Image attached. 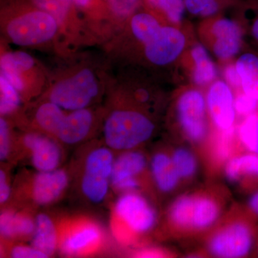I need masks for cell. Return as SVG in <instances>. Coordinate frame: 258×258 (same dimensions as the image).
Segmentation results:
<instances>
[{
  "label": "cell",
  "mask_w": 258,
  "mask_h": 258,
  "mask_svg": "<svg viewBox=\"0 0 258 258\" xmlns=\"http://www.w3.org/2000/svg\"><path fill=\"white\" fill-rule=\"evenodd\" d=\"M197 38L192 25L186 20L181 26L165 25L141 8L100 47L113 67L139 68L166 82L173 81L180 57Z\"/></svg>",
  "instance_id": "6da1fadb"
},
{
  "label": "cell",
  "mask_w": 258,
  "mask_h": 258,
  "mask_svg": "<svg viewBox=\"0 0 258 258\" xmlns=\"http://www.w3.org/2000/svg\"><path fill=\"white\" fill-rule=\"evenodd\" d=\"M47 68L48 86L38 99L69 111L98 106L105 99L113 73V64L101 49L52 56Z\"/></svg>",
  "instance_id": "7a4b0ae2"
},
{
  "label": "cell",
  "mask_w": 258,
  "mask_h": 258,
  "mask_svg": "<svg viewBox=\"0 0 258 258\" xmlns=\"http://www.w3.org/2000/svg\"><path fill=\"white\" fill-rule=\"evenodd\" d=\"M1 40L52 56L71 52L57 20L28 0H2Z\"/></svg>",
  "instance_id": "3957f363"
},
{
  "label": "cell",
  "mask_w": 258,
  "mask_h": 258,
  "mask_svg": "<svg viewBox=\"0 0 258 258\" xmlns=\"http://www.w3.org/2000/svg\"><path fill=\"white\" fill-rule=\"evenodd\" d=\"M163 81L132 66H113L106 106H127L155 114L166 99Z\"/></svg>",
  "instance_id": "277c9868"
},
{
  "label": "cell",
  "mask_w": 258,
  "mask_h": 258,
  "mask_svg": "<svg viewBox=\"0 0 258 258\" xmlns=\"http://www.w3.org/2000/svg\"><path fill=\"white\" fill-rule=\"evenodd\" d=\"M103 139L112 150L128 151L152 138L157 128L154 115L127 106H106Z\"/></svg>",
  "instance_id": "5b68a950"
},
{
  "label": "cell",
  "mask_w": 258,
  "mask_h": 258,
  "mask_svg": "<svg viewBox=\"0 0 258 258\" xmlns=\"http://www.w3.org/2000/svg\"><path fill=\"white\" fill-rule=\"evenodd\" d=\"M0 47V75L18 91L24 104L38 99L48 86L47 66L25 50L10 48L4 40Z\"/></svg>",
  "instance_id": "8992f818"
},
{
  "label": "cell",
  "mask_w": 258,
  "mask_h": 258,
  "mask_svg": "<svg viewBox=\"0 0 258 258\" xmlns=\"http://www.w3.org/2000/svg\"><path fill=\"white\" fill-rule=\"evenodd\" d=\"M196 35L220 66L233 61L246 46L242 26L235 18H227L223 13L200 20Z\"/></svg>",
  "instance_id": "52a82bcc"
},
{
  "label": "cell",
  "mask_w": 258,
  "mask_h": 258,
  "mask_svg": "<svg viewBox=\"0 0 258 258\" xmlns=\"http://www.w3.org/2000/svg\"><path fill=\"white\" fill-rule=\"evenodd\" d=\"M172 112L176 125L189 141L199 143L208 137L210 119L203 88L181 85L173 96Z\"/></svg>",
  "instance_id": "ba28073f"
},
{
  "label": "cell",
  "mask_w": 258,
  "mask_h": 258,
  "mask_svg": "<svg viewBox=\"0 0 258 258\" xmlns=\"http://www.w3.org/2000/svg\"><path fill=\"white\" fill-rule=\"evenodd\" d=\"M57 20L71 52L98 46L74 0H28Z\"/></svg>",
  "instance_id": "9c48e42d"
},
{
  "label": "cell",
  "mask_w": 258,
  "mask_h": 258,
  "mask_svg": "<svg viewBox=\"0 0 258 258\" xmlns=\"http://www.w3.org/2000/svg\"><path fill=\"white\" fill-rule=\"evenodd\" d=\"M104 113V108L97 106L71 111L60 108L52 123L51 136L67 145L79 144L102 123Z\"/></svg>",
  "instance_id": "30bf717a"
},
{
  "label": "cell",
  "mask_w": 258,
  "mask_h": 258,
  "mask_svg": "<svg viewBox=\"0 0 258 258\" xmlns=\"http://www.w3.org/2000/svg\"><path fill=\"white\" fill-rule=\"evenodd\" d=\"M111 150L108 147H97L85 159L81 187L91 203H103L109 191L114 163Z\"/></svg>",
  "instance_id": "8fae6325"
},
{
  "label": "cell",
  "mask_w": 258,
  "mask_h": 258,
  "mask_svg": "<svg viewBox=\"0 0 258 258\" xmlns=\"http://www.w3.org/2000/svg\"><path fill=\"white\" fill-rule=\"evenodd\" d=\"M217 79L216 64L210 57V52L198 38L195 39L180 57L173 81L205 90Z\"/></svg>",
  "instance_id": "7c38bea8"
},
{
  "label": "cell",
  "mask_w": 258,
  "mask_h": 258,
  "mask_svg": "<svg viewBox=\"0 0 258 258\" xmlns=\"http://www.w3.org/2000/svg\"><path fill=\"white\" fill-rule=\"evenodd\" d=\"M219 216V208L212 199L185 195L176 200L170 209L171 222L181 229L204 230L213 225Z\"/></svg>",
  "instance_id": "4fadbf2b"
},
{
  "label": "cell",
  "mask_w": 258,
  "mask_h": 258,
  "mask_svg": "<svg viewBox=\"0 0 258 258\" xmlns=\"http://www.w3.org/2000/svg\"><path fill=\"white\" fill-rule=\"evenodd\" d=\"M115 220L133 234L149 232L155 225L157 215L143 197L134 191L125 192L114 207Z\"/></svg>",
  "instance_id": "5bb4252c"
},
{
  "label": "cell",
  "mask_w": 258,
  "mask_h": 258,
  "mask_svg": "<svg viewBox=\"0 0 258 258\" xmlns=\"http://www.w3.org/2000/svg\"><path fill=\"white\" fill-rule=\"evenodd\" d=\"M210 121L217 131H227L236 125L235 94L225 80L217 79L205 88Z\"/></svg>",
  "instance_id": "9a60e30c"
},
{
  "label": "cell",
  "mask_w": 258,
  "mask_h": 258,
  "mask_svg": "<svg viewBox=\"0 0 258 258\" xmlns=\"http://www.w3.org/2000/svg\"><path fill=\"white\" fill-rule=\"evenodd\" d=\"M253 244L250 227L243 222L226 226L212 237L209 244L210 252L215 257L238 258L247 255Z\"/></svg>",
  "instance_id": "2e32d148"
},
{
  "label": "cell",
  "mask_w": 258,
  "mask_h": 258,
  "mask_svg": "<svg viewBox=\"0 0 258 258\" xmlns=\"http://www.w3.org/2000/svg\"><path fill=\"white\" fill-rule=\"evenodd\" d=\"M58 141L38 131L30 129L22 142L30 153L32 166L38 171L55 170L60 165L62 152Z\"/></svg>",
  "instance_id": "e0dca14e"
},
{
  "label": "cell",
  "mask_w": 258,
  "mask_h": 258,
  "mask_svg": "<svg viewBox=\"0 0 258 258\" xmlns=\"http://www.w3.org/2000/svg\"><path fill=\"white\" fill-rule=\"evenodd\" d=\"M102 232L95 222H76L62 234L59 241L61 251L67 255H83L93 252L101 244Z\"/></svg>",
  "instance_id": "ac0fdd59"
},
{
  "label": "cell",
  "mask_w": 258,
  "mask_h": 258,
  "mask_svg": "<svg viewBox=\"0 0 258 258\" xmlns=\"http://www.w3.org/2000/svg\"><path fill=\"white\" fill-rule=\"evenodd\" d=\"M147 166L143 154L138 152L123 153L114 160L111 176V186L118 191L129 192L139 186L137 176L142 174Z\"/></svg>",
  "instance_id": "d6986e66"
},
{
  "label": "cell",
  "mask_w": 258,
  "mask_h": 258,
  "mask_svg": "<svg viewBox=\"0 0 258 258\" xmlns=\"http://www.w3.org/2000/svg\"><path fill=\"white\" fill-rule=\"evenodd\" d=\"M69 181V175L64 169L38 171L32 181V200L39 205L53 203L64 192Z\"/></svg>",
  "instance_id": "ffe728a7"
},
{
  "label": "cell",
  "mask_w": 258,
  "mask_h": 258,
  "mask_svg": "<svg viewBox=\"0 0 258 258\" xmlns=\"http://www.w3.org/2000/svg\"><path fill=\"white\" fill-rule=\"evenodd\" d=\"M75 5L84 19L97 45L109 40L108 16L105 0H74Z\"/></svg>",
  "instance_id": "44dd1931"
},
{
  "label": "cell",
  "mask_w": 258,
  "mask_h": 258,
  "mask_svg": "<svg viewBox=\"0 0 258 258\" xmlns=\"http://www.w3.org/2000/svg\"><path fill=\"white\" fill-rule=\"evenodd\" d=\"M241 91L258 102V50L246 45L235 59Z\"/></svg>",
  "instance_id": "7402d4cb"
},
{
  "label": "cell",
  "mask_w": 258,
  "mask_h": 258,
  "mask_svg": "<svg viewBox=\"0 0 258 258\" xmlns=\"http://www.w3.org/2000/svg\"><path fill=\"white\" fill-rule=\"evenodd\" d=\"M142 9L149 12L165 25L181 26L186 13L184 0H141Z\"/></svg>",
  "instance_id": "603a6c76"
},
{
  "label": "cell",
  "mask_w": 258,
  "mask_h": 258,
  "mask_svg": "<svg viewBox=\"0 0 258 258\" xmlns=\"http://www.w3.org/2000/svg\"><path fill=\"white\" fill-rule=\"evenodd\" d=\"M105 3L110 40L124 27L131 17L142 8V3L141 0H105Z\"/></svg>",
  "instance_id": "cb8c5ba5"
},
{
  "label": "cell",
  "mask_w": 258,
  "mask_h": 258,
  "mask_svg": "<svg viewBox=\"0 0 258 258\" xmlns=\"http://www.w3.org/2000/svg\"><path fill=\"white\" fill-rule=\"evenodd\" d=\"M35 220L29 215L7 210L0 218L1 235L8 239L25 238L33 236Z\"/></svg>",
  "instance_id": "d4e9b609"
},
{
  "label": "cell",
  "mask_w": 258,
  "mask_h": 258,
  "mask_svg": "<svg viewBox=\"0 0 258 258\" xmlns=\"http://www.w3.org/2000/svg\"><path fill=\"white\" fill-rule=\"evenodd\" d=\"M35 231L32 236V246L46 254L52 255L58 244V237L55 224L46 214L37 215Z\"/></svg>",
  "instance_id": "484cf974"
},
{
  "label": "cell",
  "mask_w": 258,
  "mask_h": 258,
  "mask_svg": "<svg viewBox=\"0 0 258 258\" xmlns=\"http://www.w3.org/2000/svg\"><path fill=\"white\" fill-rule=\"evenodd\" d=\"M152 172L154 181L163 192L175 189L181 179L172 159L163 153H158L152 158Z\"/></svg>",
  "instance_id": "4316f807"
},
{
  "label": "cell",
  "mask_w": 258,
  "mask_h": 258,
  "mask_svg": "<svg viewBox=\"0 0 258 258\" xmlns=\"http://www.w3.org/2000/svg\"><path fill=\"white\" fill-rule=\"evenodd\" d=\"M0 113L11 121H18L23 114L21 96L4 76L0 75Z\"/></svg>",
  "instance_id": "83f0119b"
},
{
  "label": "cell",
  "mask_w": 258,
  "mask_h": 258,
  "mask_svg": "<svg viewBox=\"0 0 258 258\" xmlns=\"http://www.w3.org/2000/svg\"><path fill=\"white\" fill-rule=\"evenodd\" d=\"M234 8V18L258 48V0H240Z\"/></svg>",
  "instance_id": "f1b7e54d"
},
{
  "label": "cell",
  "mask_w": 258,
  "mask_h": 258,
  "mask_svg": "<svg viewBox=\"0 0 258 258\" xmlns=\"http://www.w3.org/2000/svg\"><path fill=\"white\" fill-rule=\"evenodd\" d=\"M225 171L230 181H239L244 176L258 178V154L250 152L232 158L227 161Z\"/></svg>",
  "instance_id": "f546056e"
},
{
  "label": "cell",
  "mask_w": 258,
  "mask_h": 258,
  "mask_svg": "<svg viewBox=\"0 0 258 258\" xmlns=\"http://www.w3.org/2000/svg\"><path fill=\"white\" fill-rule=\"evenodd\" d=\"M240 0H184L188 13L195 18H210L234 8Z\"/></svg>",
  "instance_id": "4dcf8cb0"
},
{
  "label": "cell",
  "mask_w": 258,
  "mask_h": 258,
  "mask_svg": "<svg viewBox=\"0 0 258 258\" xmlns=\"http://www.w3.org/2000/svg\"><path fill=\"white\" fill-rule=\"evenodd\" d=\"M237 137L249 152L258 154V113L244 117L240 124L237 125Z\"/></svg>",
  "instance_id": "1f68e13d"
},
{
  "label": "cell",
  "mask_w": 258,
  "mask_h": 258,
  "mask_svg": "<svg viewBox=\"0 0 258 258\" xmlns=\"http://www.w3.org/2000/svg\"><path fill=\"white\" fill-rule=\"evenodd\" d=\"M237 138V125L230 130H215L213 152L217 160L225 161L230 157Z\"/></svg>",
  "instance_id": "d6a6232c"
},
{
  "label": "cell",
  "mask_w": 258,
  "mask_h": 258,
  "mask_svg": "<svg viewBox=\"0 0 258 258\" xmlns=\"http://www.w3.org/2000/svg\"><path fill=\"white\" fill-rule=\"evenodd\" d=\"M173 163L181 178H189L195 174L198 168L196 158L188 149L181 148L173 154Z\"/></svg>",
  "instance_id": "836d02e7"
},
{
  "label": "cell",
  "mask_w": 258,
  "mask_h": 258,
  "mask_svg": "<svg viewBox=\"0 0 258 258\" xmlns=\"http://www.w3.org/2000/svg\"><path fill=\"white\" fill-rule=\"evenodd\" d=\"M12 121L0 117V159L5 161L9 157L12 143Z\"/></svg>",
  "instance_id": "e575fe53"
},
{
  "label": "cell",
  "mask_w": 258,
  "mask_h": 258,
  "mask_svg": "<svg viewBox=\"0 0 258 258\" xmlns=\"http://www.w3.org/2000/svg\"><path fill=\"white\" fill-rule=\"evenodd\" d=\"M235 107L237 115L245 117L258 110V102L246 96L242 91H236Z\"/></svg>",
  "instance_id": "d590c367"
},
{
  "label": "cell",
  "mask_w": 258,
  "mask_h": 258,
  "mask_svg": "<svg viewBox=\"0 0 258 258\" xmlns=\"http://www.w3.org/2000/svg\"><path fill=\"white\" fill-rule=\"evenodd\" d=\"M10 256L15 258H45L48 257L45 253L35 247L25 245H17L13 247Z\"/></svg>",
  "instance_id": "8d00e7d4"
},
{
  "label": "cell",
  "mask_w": 258,
  "mask_h": 258,
  "mask_svg": "<svg viewBox=\"0 0 258 258\" xmlns=\"http://www.w3.org/2000/svg\"><path fill=\"white\" fill-rule=\"evenodd\" d=\"M10 193H11V190H10L8 176L5 171L1 169L0 171V203L1 205L7 203L8 199L10 198Z\"/></svg>",
  "instance_id": "74e56055"
},
{
  "label": "cell",
  "mask_w": 258,
  "mask_h": 258,
  "mask_svg": "<svg viewBox=\"0 0 258 258\" xmlns=\"http://www.w3.org/2000/svg\"><path fill=\"white\" fill-rule=\"evenodd\" d=\"M137 255L139 257H164V253L159 249H148L141 251Z\"/></svg>",
  "instance_id": "f35d334b"
},
{
  "label": "cell",
  "mask_w": 258,
  "mask_h": 258,
  "mask_svg": "<svg viewBox=\"0 0 258 258\" xmlns=\"http://www.w3.org/2000/svg\"><path fill=\"white\" fill-rule=\"evenodd\" d=\"M249 206L250 210L258 216V191L251 197Z\"/></svg>",
  "instance_id": "ab89813d"
},
{
  "label": "cell",
  "mask_w": 258,
  "mask_h": 258,
  "mask_svg": "<svg viewBox=\"0 0 258 258\" xmlns=\"http://www.w3.org/2000/svg\"><path fill=\"white\" fill-rule=\"evenodd\" d=\"M257 113H258V110H257Z\"/></svg>",
  "instance_id": "60d3db41"
},
{
  "label": "cell",
  "mask_w": 258,
  "mask_h": 258,
  "mask_svg": "<svg viewBox=\"0 0 258 258\" xmlns=\"http://www.w3.org/2000/svg\"><path fill=\"white\" fill-rule=\"evenodd\" d=\"M257 50H258V48H257Z\"/></svg>",
  "instance_id": "b9f144b4"
}]
</instances>
